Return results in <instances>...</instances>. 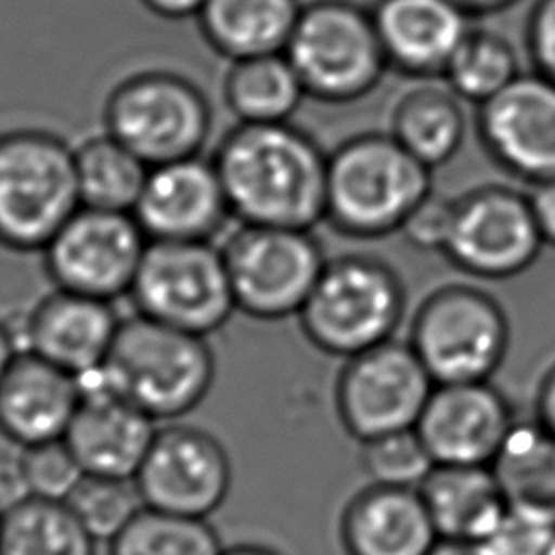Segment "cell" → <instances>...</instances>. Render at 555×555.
Listing matches in <instances>:
<instances>
[{"instance_id":"cell-9","label":"cell","mask_w":555,"mask_h":555,"mask_svg":"<svg viewBox=\"0 0 555 555\" xmlns=\"http://www.w3.org/2000/svg\"><path fill=\"white\" fill-rule=\"evenodd\" d=\"M219 247L236 312L256 321L297 317L327 262L304 228L238 223Z\"/></svg>"},{"instance_id":"cell-13","label":"cell","mask_w":555,"mask_h":555,"mask_svg":"<svg viewBox=\"0 0 555 555\" xmlns=\"http://www.w3.org/2000/svg\"><path fill=\"white\" fill-rule=\"evenodd\" d=\"M544 247L527 193L483 184L455 197L442 256L477 280H507L525 273Z\"/></svg>"},{"instance_id":"cell-4","label":"cell","mask_w":555,"mask_h":555,"mask_svg":"<svg viewBox=\"0 0 555 555\" xmlns=\"http://www.w3.org/2000/svg\"><path fill=\"white\" fill-rule=\"evenodd\" d=\"M405 314V286L382 258H327L297 314L306 340L325 356L347 360L395 338Z\"/></svg>"},{"instance_id":"cell-22","label":"cell","mask_w":555,"mask_h":555,"mask_svg":"<svg viewBox=\"0 0 555 555\" xmlns=\"http://www.w3.org/2000/svg\"><path fill=\"white\" fill-rule=\"evenodd\" d=\"M345 555H429L438 533L418 488L369 483L340 514Z\"/></svg>"},{"instance_id":"cell-32","label":"cell","mask_w":555,"mask_h":555,"mask_svg":"<svg viewBox=\"0 0 555 555\" xmlns=\"http://www.w3.org/2000/svg\"><path fill=\"white\" fill-rule=\"evenodd\" d=\"M65 503L95 542H111L145 507L134 479L95 475H85Z\"/></svg>"},{"instance_id":"cell-36","label":"cell","mask_w":555,"mask_h":555,"mask_svg":"<svg viewBox=\"0 0 555 555\" xmlns=\"http://www.w3.org/2000/svg\"><path fill=\"white\" fill-rule=\"evenodd\" d=\"M481 546L488 555H555V527L507 514Z\"/></svg>"},{"instance_id":"cell-18","label":"cell","mask_w":555,"mask_h":555,"mask_svg":"<svg viewBox=\"0 0 555 555\" xmlns=\"http://www.w3.org/2000/svg\"><path fill=\"white\" fill-rule=\"evenodd\" d=\"M119 323L113 301L52 286L24 317L17 340L20 349L80 379L102 369Z\"/></svg>"},{"instance_id":"cell-24","label":"cell","mask_w":555,"mask_h":555,"mask_svg":"<svg viewBox=\"0 0 555 555\" xmlns=\"http://www.w3.org/2000/svg\"><path fill=\"white\" fill-rule=\"evenodd\" d=\"M301 7V0H206L195 22L206 46L230 63L284 52Z\"/></svg>"},{"instance_id":"cell-28","label":"cell","mask_w":555,"mask_h":555,"mask_svg":"<svg viewBox=\"0 0 555 555\" xmlns=\"http://www.w3.org/2000/svg\"><path fill=\"white\" fill-rule=\"evenodd\" d=\"M150 165L106 130L74 143V176L80 206L132 212Z\"/></svg>"},{"instance_id":"cell-27","label":"cell","mask_w":555,"mask_h":555,"mask_svg":"<svg viewBox=\"0 0 555 555\" xmlns=\"http://www.w3.org/2000/svg\"><path fill=\"white\" fill-rule=\"evenodd\" d=\"M221 95L236 124L291 121L306 89L284 52L230 61Z\"/></svg>"},{"instance_id":"cell-23","label":"cell","mask_w":555,"mask_h":555,"mask_svg":"<svg viewBox=\"0 0 555 555\" xmlns=\"http://www.w3.org/2000/svg\"><path fill=\"white\" fill-rule=\"evenodd\" d=\"M418 492L440 540L483 544L509 514L490 466L434 464Z\"/></svg>"},{"instance_id":"cell-7","label":"cell","mask_w":555,"mask_h":555,"mask_svg":"<svg viewBox=\"0 0 555 555\" xmlns=\"http://www.w3.org/2000/svg\"><path fill=\"white\" fill-rule=\"evenodd\" d=\"M102 130L154 167L202 154L212 130V108L193 78L147 67L119 78L108 89Z\"/></svg>"},{"instance_id":"cell-25","label":"cell","mask_w":555,"mask_h":555,"mask_svg":"<svg viewBox=\"0 0 555 555\" xmlns=\"http://www.w3.org/2000/svg\"><path fill=\"white\" fill-rule=\"evenodd\" d=\"M490 468L509 514L555 527L553 434L538 421H516Z\"/></svg>"},{"instance_id":"cell-41","label":"cell","mask_w":555,"mask_h":555,"mask_svg":"<svg viewBox=\"0 0 555 555\" xmlns=\"http://www.w3.org/2000/svg\"><path fill=\"white\" fill-rule=\"evenodd\" d=\"M143 9H147L152 15L169 22H182V20H197L202 7L206 0H139Z\"/></svg>"},{"instance_id":"cell-31","label":"cell","mask_w":555,"mask_h":555,"mask_svg":"<svg viewBox=\"0 0 555 555\" xmlns=\"http://www.w3.org/2000/svg\"><path fill=\"white\" fill-rule=\"evenodd\" d=\"M217 531L204 518L143 507L108 542V555H221Z\"/></svg>"},{"instance_id":"cell-34","label":"cell","mask_w":555,"mask_h":555,"mask_svg":"<svg viewBox=\"0 0 555 555\" xmlns=\"http://www.w3.org/2000/svg\"><path fill=\"white\" fill-rule=\"evenodd\" d=\"M22 466L28 494L48 501H67L85 477V470L65 440H52L22 449Z\"/></svg>"},{"instance_id":"cell-1","label":"cell","mask_w":555,"mask_h":555,"mask_svg":"<svg viewBox=\"0 0 555 555\" xmlns=\"http://www.w3.org/2000/svg\"><path fill=\"white\" fill-rule=\"evenodd\" d=\"M210 158L238 223L312 230L323 221L327 152L304 128L236 124Z\"/></svg>"},{"instance_id":"cell-38","label":"cell","mask_w":555,"mask_h":555,"mask_svg":"<svg viewBox=\"0 0 555 555\" xmlns=\"http://www.w3.org/2000/svg\"><path fill=\"white\" fill-rule=\"evenodd\" d=\"M28 486L22 466V449L9 451L0 447V512L28 499Z\"/></svg>"},{"instance_id":"cell-29","label":"cell","mask_w":555,"mask_h":555,"mask_svg":"<svg viewBox=\"0 0 555 555\" xmlns=\"http://www.w3.org/2000/svg\"><path fill=\"white\" fill-rule=\"evenodd\" d=\"M95 544L63 501L28 496L2 512L0 555H95Z\"/></svg>"},{"instance_id":"cell-10","label":"cell","mask_w":555,"mask_h":555,"mask_svg":"<svg viewBox=\"0 0 555 555\" xmlns=\"http://www.w3.org/2000/svg\"><path fill=\"white\" fill-rule=\"evenodd\" d=\"M128 297L137 314L206 338L236 312L215 241H150Z\"/></svg>"},{"instance_id":"cell-40","label":"cell","mask_w":555,"mask_h":555,"mask_svg":"<svg viewBox=\"0 0 555 555\" xmlns=\"http://www.w3.org/2000/svg\"><path fill=\"white\" fill-rule=\"evenodd\" d=\"M535 421L555 436V362L544 371L535 390Z\"/></svg>"},{"instance_id":"cell-42","label":"cell","mask_w":555,"mask_h":555,"mask_svg":"<svg viewBox=\"0 0 555 555\" xmlns=\"http://www.w3.org/2000/svg\"><path fill=\"white\" fill-rule=\"evenodd\" d=\"M20 351V340H17V332L0 317V382L7 373V369L11 366L13 358Z\"/></svg>"},{"instance_id":"cell-17","label":"cell","mask_w":555,"mask_h":555,"mask_svg":"<svg viewBox=\"0 0 555 555\" xmlns=\"http://www.w3.org/2000/svg\"><path fill=\"white\" fill-rule=\"evenodd\" d=\"M132 215L150 241H215L232 219L217 167L202 154L150 167Z\"/></svg>"},{"instance_id":"cell-8","label":"cell","mask_w":555,"mask_h":555,"mask_svg":"<svg viewBox=\"0 0 555 555\" xmlns=\"http://www.w3.org/2000/svg\"><path fill=\"white\" fill-rule=\"evenodd\" d=\"M408 343L436 384L486 382L509 349V321L494 295L444 284L418 306Z\"/></svg>"},{"instance_id":"cell-15","label":"cell","mask_w":555,"mask_h":555,"mask_svg":"<svg viewBox=\"0 0 555 555\" xmlns=\"http://www.w3.org/2000/svg\"><path fill=\"white\" fill-rule=\"evenodd\" d=\"M477 137L507 176L529 186L555 178V82L531 72L477 106Z\"/></svg>"},{"instance_id":"cell-6","label":"cell","mask_w":555,"mask_h":555,"mask_svg":"<svg viewBox=\"0 0 555 555\" xmlns=\"http://www.w3.org/2000/svg\"><path fill=\"white\" fill-rule=\"evenodd\" d=\"M284 54L306 95L325 104L371 95L390 69L373 11L353 0L304 2Z\"/></svg>"},{"instance_id":"cell-14","label":"cell","mask_w":555,"mask_h":555,"mask_svg":"<svg viewBox=\"0 0 555 555\" xmlns=\"http://www.w3.org/2000/svg\"><path fill=\"white\" fill-rule=\"evenodd\" d=\"M134 483L145 507L208 520L230 494L232 462L210 431L169 423L158 427Z\"/></svg>"},{"instance_id":"cell-39","label":"cell","mask_w":555,"mask_h":555,"mask_svg":"<svg viewBox=\"0 0 555 555\" xmlns=\"http://www.w3.org/2000/svg\"><path fill=\"white\" fill-rule=\"evenodd\" d=\"M527 197L544 245L555 247V178L533 184Z\"/></svg>"},{"instance_id":"cell-11","label":"cell","mask_w":555,"mask_h":555,"mask_svg":"<svg viewBox=\"0 0 555 555\" xmlns=\"http://www.w3.org/2000/svg\"><path fill=\"white\" fill-rule=\"evenodd\" d=\"M436 382L405 340H386L343 360L334 405L343 429L358 442L414 429Z\"/></svg>"},{"instance_id":"cell-3","label":"cell","mask_w":555,"mask_h":555,"mask_svg":"<svg viewBox=\"0 0 555 555\" xmlns=\"http://www.w3.org/2000/svg\"><path fill=\"white\" fill-rule=\"evenodd\" d=\"M215 373L206 336L134 312L121 319L98 377L156 423H173L208 397Z\"/></svg>"},{"instance_id":"cell-45","label":"cell","mask_w":555,"mask_h":555,"mask_svg":"<svg viewBox=\"0 0 555 555\" xmlns=\"http://www.w3.org/2000/svg\"><path fill=\"white\" fill-rule=\"evenodd\" d=\"M221 555H280V553L260 544H234L223 548Z\"/></svg>"},{"instance_id":"cell-35","label":"cell","mask_w":555,"mask_h":555,"mask_svg":"<svg viewBox=\"0 0 555 555\" xmlns=\"http://www.w3.org/2000/svg\"><path fill=\"white\" fill-rule=\"evenodd\" d=\"M453 217H455V197L438 195L431 191L412 210V215L405 219L399 234H403V238L421 251L444 254L451 236V228H453Z\"/></svg>"},{"instance_id":"cell-30","label":"cell","mask_w":555,"mask_h":555,"mask_svg":"<svg viewBox=\"0 0 555 555\" xmlns=\"http://www.w3.org/2000/svg\"><path fill=\"white\" fill-rule=\"evenodd\" d=\"M514 46L494 30L470 28L451 56L442 80L462 100L486 104L520 76Z\"/></svg>"},{"instance_id":"cell-5","label":"cell","mask_w":555,"mask_h":555,"mask_svg":"<svg viewBox=\"0 0 555 555\" xmlns=\"http://www.w3.org/2000/svg\"><path fill=\"white\" fill-rule=\"evenodd\" d=\"M78 206L74 143L37 126L0 130V247L41 251Z\"/></svg>"},{"instance_id":"cell-44","label":"cell","mask_w":555,"mask_h":555,"mask_svg":"<svg viewBox=\"0 0 555 555\" xmlns=\"http://www.w3.org/2000/svg\"><path fill=\"white\" fill-rule=\"evenodd\" d=\"M429 555H488V553H486V548L481 544L438 540V544L431 548Z\"/></svg>"},{"instance_id":"cell-46","label":"cell","mask_w":555,"mask_h":555,"mask_svg":"<svg viewBox=\"0 0 555 555\" xmlns=\"http://www.w3.org/2000/svg\"><path fill=\"white\" fill-rule=\"evenodd\" d=\"M0 527H2V512H0Z\"/></svg>"},{"instance_id":"cell-20","label":"cell","mask_w":555,"mask_h":555,"mask_svg":"<svg viewBox=\"0 0 555 555\" xmlns=\"http://www.w3.org/2000/svg\"><path fill=\"white\" fill-rule=\"evenodd\" d=\"M80 405V379L20 349L0 382V436L20 449L63 440Z\"/></svg>"},{"instance_id":"cell-26","label":"cell","mask_w":555,"mask_h":555,"mask_svg":"<svg viewBox=\"0 0 555 555\" xmlns=\"http://www.w3.org/2000/svg\"><path fill=\"white\" fill-rule=\"evenodd\" d=\"M388 132L434 171L453 160L464 143L462 100L447 85H418L397 100Z\"/></svg>"},{"instance_id":"cell-33","label":"cell","mask_w":555,"mask_h":555,"mask_svg":"<svg viewBox=\"0 0 555 555\" xmlns=\"http://www.w3.org/2000/svg\"><path fill=\"white\" fill-rule=\"evenodd\" d=\"M360 466L371 483L418 488L434 460L416 429H403L360 442Z\"/></svg>"},{"instance_id":"cell-12","label":"cell","mask_w":555,"mask_h":555,"mask_svg":"<svg viewBox=\"0 0 555 555\" xmlns=\"http://www.w3.org/2000/svg\"><path fill=\"white\" fill-rule=\"evenodd\" d=\"M147 243L132 212L78 206L39 254L54 288L115 301L130 293Z\"/></svg>"},{"instance_id":"cell-37","label":"cell","mask_w":555,"mask_h":555,"mask_svg":"<svg viewBox=\"0 0 555 555\" xmlns=\"http://www.w3.org/2000/svg\"><path fill=\"white\" fill-rule=\"evenodd\" d=\"M525 46L533 72L555 82V0H535L531 7Z\"/></svg>"},{"instance_id":"cell-21","label":"cell","mask_w":555,"mask_h":555,"mask_svg":"<svg viewBox=\"0 0 555 555\" xmlns=\"http://www.w3.org/2000/svg\"><path fill=\"white\" fill-rule=\"evenodd\" d=\"M371 11L388 67L421 80L442 78L473 28L453 0H377Z\"/></svg>"},{"instance_id":"cell-16","label":"cell","mask_w":555,"mask_h":555,"mask_svg":"<svg viewBox=\"0 0 555 555\" xmlns=\"http://www.w3.org/2000/svg\"><path fill=\"white\" fill-rule=\"evenodd\" d=\"M516 418L490 382L436 384L416 423L434 464L490 466Z\"/></svg>"},{"instance_id":"cell-19","label":"cell","mask_w":555,"mask_h":555,"mask_svg":"<svg viewBox=\"0 0 555 555\" xmlns=\"http://www.w3.org/2000/svg\"><path fill=\"white\" fill-rule=\"evenodd\" d=\"M156 431L158 423L113 392L95 371L80 377V405L63 440L85 475L134 479Z\"/></svg>"},{"instance_id":"cell-2","label":"cell","mask_w":555,"mask_h":555,"mask_svg":"<svg viewBox=\"0 0 555 555\" xmlns=\"http://www.w3.org/2000/svg\"><path fill=\"white\" fill-rule=\"evenodd\" d=\"M431 191V169L390 132H360L327 152L323 221L340 236L384 238Z\"/></svg>"},{"instance_id":"cell-43","label":"cell","mask_w":555,"mask_h":555,"mask_svg":"<svg viewBox=\"0 0 555 555\" xmlns=\"http://www.w3.org/2000/svg\"><path fill=\"white\" fill-rule=\"evenodd\" d=\"M453 2L460 4L470 17H481V15H492V13L505 11L512 4H516L518 0H453Z\"/></svg>"}]
</instances>
